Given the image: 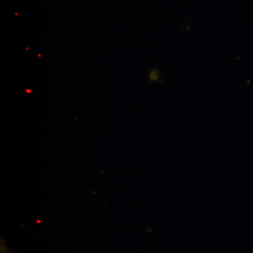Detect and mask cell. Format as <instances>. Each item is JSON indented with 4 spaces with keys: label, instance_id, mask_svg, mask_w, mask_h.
<instances>
[{
    "label": "cell",
    "instance_id": "cell-1",
    "mask_svg": "<svg viewBox=\"0 0 253 253\" xmlns=\"http://www.w3.org/2000/svg\"><path fill=\"white\" fill-rule=\"evenodd\" d=\"M26 92L28 93V94H30V93L32 92V90H31V89H26Z\"/></svg>",
    "mask_w": 253,
    "mask_h": 253
}]
</instances>
